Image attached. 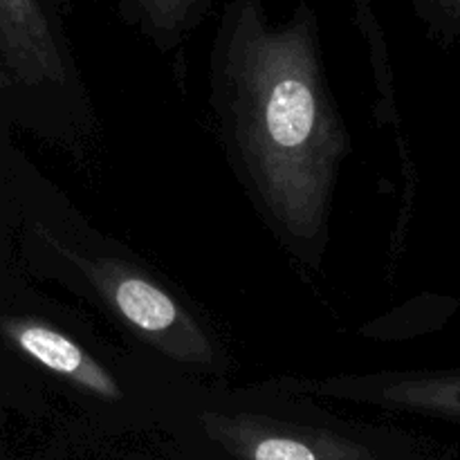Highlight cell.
Returning <instances> with one entry per match:
<instances>
[{
	"instance_id": "cell-1",
	"label": "cell",
	"mask_w": 460,
	"mask_h": 460,
	"mask_svg": "<svg viewBox=\"0 0 460 460\" xmlns=\"http://www.w3.org/2000/svg\"><path fill=\"white\" fill-rule=\"evenodd\" d=\"M211 102L270 227L299 256L322 252L350 139L323 75L313 7L301 3L274 25L263 0H229L211 57Z\"/></svg>"
},
{
	"instance_id": "cell-2",
	"label": "cell",
	"mask_w": 460,
	"mask_h": 460,
	"mask_svg": "<svg viewBox=\"0 0 460 460\" xmlns=\"http://www.w3.org/2000/svg\"><path fill=\"white\" fill-rule=\"evenodd\" d=\"M54 247L84 274L103 304L153 349L180 364H218L220 355L209 332L160 283L112 256H84L61 243Z\"/></svg>"
},
{
	"instance_id": "cell-3",
	"label": "cell",
	"mask_w": 460,
	"mask_h": 460,
	"mask_svg": "<svg viewBox=\"0 0 460 460\" xmlns=\"http://www.w3.org/2000/svg\"><path fill=\"white\" fill-rule=\"evenodd\" d=\"M205 434L238 460H376L367 447L323 429L254 413L200 416Z\"/></svg>"
},
{
	"instance_id": "cell-4",
	"label": "cell",
	"mask_w": 460,
	"mask_h": 460,
	"mask_svg": "<svg viewBox=\"0 0 460 460\" xmlns=\"http://www.w3.org/2000/svg\"><path fill=\"white\" fill-rule=\"evenodd\" d=\"M0 58L25 85H63L66 58L40 0H0Z\"/></svg>"
},
{
	"instance_id": "cell-5",
	"label": "cell",
	"mask_w": 460,
	"mask_h": 460,
	"mask_svg": "<svg viewBox=\"0 0 460 460\" xmlns=\"http://www.w3.org/2000/svg\"><path fill=\"white\" fill-rule=\"evenodd\" d=\"M0 332L21 353L48 371L66 377L75 386L103 400H119L121 389L115 377L72 337L36 317H3Z\"/></svg>"
},
{
	"instance_id": "cell-6",
	"label": "cell",
	"mask_w": 460,
	"mask_h": 460,
	"mask_svg": "<svg viewBox=\"0 0 460 460\" xmlns=\"http://www.w3.org/2000/svg\"><path fill=\"white\" fill-rule=\"evenodd\" d=\"M322 389L323 394L367 398L386 407L411 409L460 420V368L332 380L323 382Z\"/></svg>"
},
{
	"instance_id": "cell-7",
	"label": "cell",
	"mask_w": 460,
	"mask_h": 460,
	"mask_svg": "<svg viewBox=\"0 0 460 460\" xmlns=\"http://www.w3.org/2000/svg\"><path fill=\"white\" fill-rule=\"evenodd\" d=\"M126 4L157 40H178L202 21L211 0H126Z\"/></svg>"
},
{
	"instance_id": "cell-8",
	"label": "cell",
	"mask_w": 460,
	"mask_h": 460,
	"mask_svg": "<svg viewBox=\"0 0 460 460\" xmlns=\"http://www.w3.org/2000/svg\"><path fill=\"white\" fill-rule=\"evenodd\" d=\"M413 4L436 30L460 39V0H413Z\"/></svg>"
}]
</instances>
